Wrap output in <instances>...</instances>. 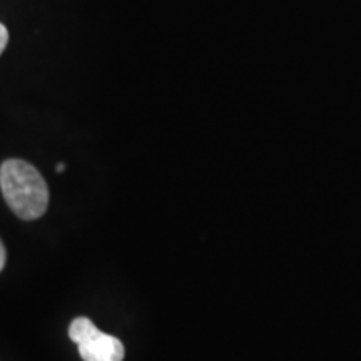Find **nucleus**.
I'll list each match as a JSON object with an SVG mask.
<instances>
[{
  "label": "nucleus",
  "mask_w": 361,
  "mask_h": 361,
  "mask_svg": "<svg viewBox=\"0 0 361 361\" xmlns=\"http://www.w3.org/2000/svg\"><path fill=\"white\" fill-rule=\"evenodd\" d=\"M0 189L8 207L22 219H37L49 204V188L29 162L8 159L0 166Z\"/></svg>",
  "instance_id": "f257e3e1"
},
{
  "label": "nucleus",
  "mask_w": 361,
  "mask_h": 361,
  "mask_svg": "<svg viewBox=\"0 0 361 361\" xmlns=\"http://www.w3.org/2000/svg\"><path fill=\"white\" fill-rule=\"evenodd\" d=\"M71 340L79 346L84 361H123L124 345L116 336L102 333L89 318H75L69 328Z\"/></svg>",
  "instance_id": "f03ea898"
},
{
  "label": "nucleus",
  "mask_w": 361,
  "mask_h": 361,
  "mask_svg": "<svg viewBox=\"0 0 361 361\" xmlns=\"http://www.w3.org/2000/svg\"><path fill=\"white\" fill-rule=\"evenodd\" d=\"M8 44V30L4 24H0V54L4 52V49L7 47Z\"/></svg>",
  "instance_id": "7ed1b4c3"
},
{
  "label": "nucleus",
  "mask_w": 361,
  "mask_h": 361,
  "mask_svg": "<svg viewBox=\"0 0 361 361\" xmlns=\"http://www.w3.org/2000/svg\"><path fill=\"white\" fill-rule=\"evenodd\" d=\"M6 259H7L6 247H4L2 241H0V271H2V269H4V266H6Z\"/></svg>",
  "instance_id": "20e7f679"
},
{
  "label": "nucleus",
  "mask_w": 361,
  "mask_h": 361,
  "mask_svg": "<svg viewBox=\"0 0 361 361\" xmlns=\"http://www.w3.org/2000/svg\"><path fill=\"white\" fill-rule=\"evenodd\" d=\"M62 171H66V164H62L61 162V164L57 166V173H62Z\"/></svg>",
  "instance_id": "39448f33"
}]
</instances>
